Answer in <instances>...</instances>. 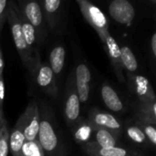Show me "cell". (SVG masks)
Wrapping results in <instances>:
<instances>
[{"label":"cell","mask_w":156,"mask_h":156,"mask_svg":"<svg viewBox=\"0 0 156 156\" xmlns=\"http://www.w3.org/2000/svg\"><path fill=\"white\" fill-rule=\"evenodd\" d=\"M38 106L40 122L37 140L45 156H67L66 146L56 129L50 107L45 101H42Z\"/></svg>","instance_id":"1"},{"label":"cell","mask_w":156,"mask_h":156,"mask_svg":"<svg viewBox=\"0 0 156 156\" xmlns=\"http://www.w3.org/2000/svg\"><path fill=\"white\" fill-rule=\"evenodd\" d=\"M16 4L13 1L9 2L6 15V21L8 22L11 34L13 37V40L15 43V47L17 50V53L20 57V59L26 69L29 71V73L33 76L37 67L40 65L39 54H34L29 48L27 47L19 22V18L16 12Z\"/></svg>","instance_id":"2"},{"label":"cell","mask_w":156,"mask_h":156,"mask_svg":"<svg viewBox=\"0 0 156 156\" xmlns=\"http://www.w3.org/2000/svg\"><path fill=\"white\" fill-rule=\"evenodd\" d=\"M77 3L85 20L96 31L98 37L101 38V42H103L106 36L110 34V23L105 14L100 9V7L90 1L77 0Z\"/></svg>","instance_id":"3"},{"label":"cell","mask_w":156,"mask_h":156,"mask_svg":"<svg viewBox=\"0 0 156 156\" xmlns=\"http://www.w3.org/2000/svg\"><path fill=\"white\" fill-rule=\"evenodd\" d=\"M64 115L67 125L72 129L81 119L80 117V102L77 94L74 71L69 74L65 89V101H64Z\"/></svg>","instance_id":"4"},{"label":"cell","mask_w":156,"mask_h":156,"mask_svg":"<svg viewBox=\"0 0 156 156\" xmlns=\"http://www.w3.org/2000/svg\"><path fill=\"white\" fill-rule=\"evenodd\" d=\"M19 10L24 14L27 21L32 25L36 31L37 40L42 42L47 36L46 23L43 17L42 8L38 1H19Z\"/></svg>","instance_id":"5"},{"label":"cell","mask_w":156,"mask_h":156,"mask_svg":"<svg viewBox=\"0 0 156 156\" xmlns=\"http://www.w3.org/2000/svg\"><path fill=\"white\" fill-rule=\"evenodd\" d=\"M39 104L36 101H31L27 104L24 112L17 119L23 128V133L26 141H35L37 138L40 112Z\"/></svg>","instance_id":"6"},{"label":"cell","mask_w":156,"mask_h":156,"mask_svg":"<svg viewBox=\"0 0 156 156\" xmlns=\"http://www.w3.org/2000/svg\"><path fill=\"white\" fill-rule=\"evenodd\" d=\"M33 77L37 87L47 95L57 98L58 95V89L57 83V78L53 73L49 64L48 62L40 63L35 71Z\"/></svg>","instance_id":"7"},{"label":"cell","mask_w":156,"mask_h":156,"mask_svg":"<svg viewBox=\"0 0 156 156\" xmlns=\"http://www.w3.org/2000/svg\"><path fill=\"white\" fill-rule=\"evenodd\" d=\"M87 119L94 127L107 129L119 135H122L124 130L122 122L116 116L97 108H93L89 112Z\"/></svg>","instance_id":"8"},{"label":"cell","mask_w":156,"mask_h":156,"mask_svg":"<svg viewBox=\"0 0 156 156\" xmlns=\"http://www.w3.org/2000/svg\"><path fill=\"white\" fill-rule=\"evenodd\" d=\"M82 151L87 156H147L142 151L124 146H114L102 148L90 142L81 146Z\"/></svg>","instance_id":"9"},{"label":"cell","mask_w":156,"mask_h":156,"mask_svg":"<svg viewBox=\"0 0 156 156\" xmlns=\"http://www.w3.org/2000/svg\"><path fill=\"white\" fill-rule=\"evenodd\" d=\"M74 80L80 103H87L90 98L91 72L85 63H80L74 69Z\"/></svg>","instance_id":"10"},{"label":"cell","mask_w":156,"mask_h":156,"mask_svg":"<svg viewBox=\"0 0 156 156\" xmlns=\"http://www.w3.org/2000/svg\"><path fill=\"white\" fill-rule=\"evenodd\" d=\"M129 87L139 101H156V95L151 82L144 76L128 74Z\"/></svg>","instance_id":"11"},{"label":"cell","mask_w":156,"mask_h":156,"mask_svg":"<svg viewBox=\"0 0 156 156\" xmlns=\"http://www.w3.org/2000/svg\"><path fill=\"white\" fill-rule=\"evenodd\" d=\"M111 16L119 24L130 26L135 17V8L127 0H114L109 5Z\"/></svg>","instance_id":"12"},{"label":"cell","mask_w":156,"mask_h":156,"mask_svg":"<svg viewBox=\"0 0 156 156\" xmlns=\"http://www.w3.org/2000/svg\"><path fill=\"white\" fill-rule=\"evenodd\" d=\"M102 43L117 79L119 80L120 82H123L124 75H123V69L121 62V51H120L119 44L111 34L106 36L105 40Z\"/></svg>","instance_id":"13"},{"label":"cell","mask_w":156,"mask_h":156,"mask_svg":"<svg viewBox=\"0 0 156 156\" xmlns=\"http://www.w3.org/2000/svg\"><path fill=\"white\" fill-rule=\"evenodd\" d=\"M43 17L49 30H54L60 20L61 9L63 1L62 0H44L40 2Z\"/></svg>","instance_id":"14"},{"label":"cell","mask_w":156,"mask_h":156,"mask_svg":"<svg viewBox=\"0 0 156 156\" xmlns=\"http://www.w3.org/2000/svg\"><path fill=\"white\" fill-rule=\"evenodd\" d=\"M101 95L103 103L113 112H124V103L116 92V90L107 83H103L101 89Z\"/></svg>","instance_id":"15"},{"label":"cell","mask_w":156,"mask_h":156,"mask_svg":"<svg viewBox=\"0 0 156 156\" xmlns=\"http://www.w3.org/2000/svg\"><path fill=\"white\" fill-rule=\"evenodd\" d=\"M94 126L88 121V119H80V121L71 129L74 140L81 146L92 142Z\"/></svg>","instance_id":"16"},{"label":"cell","mask_w":156,"mask_h":156,"mask_svg":"<svg viewBox=\"0 0 156 156\" xmlns=\"http://www.w3.org/2000/svg\"><path fill=\"white\" fill-rule=\"evenodd\" d=\"M121 135L118 133L112 132L107 129L103 128H94L93 133V138L92 143H94L96 145L102 147V148H108V147H114L117 146L119 144V138Z\"/></svg>","instance_id":"17"},{"label":"cell","mask_w":156,"mask_h":156,"mask_svg":"<svg viewBox=\"0 0 156 156\" xmlns=\"http://www.w3.org/2000/svg\"><path fill=\"white\" fill-rule=\"evenodd\" d=\"M16 12H17V16H18V18H19L21 30H22V33H23V36H24V38H25V41H26L27 47L29 48V49L34 54L38 53V51L36 49L37 36H36V31H35L34 27L27 21V19L26 18L24 14L19 10L18 6L16 7Z\"/></svg>","instance_id":"18"},{"label":"cell","mask_w":156,"mask_h":156,"mask_svg":"<svg viewBox=\"0 0 156 156\" xmlns=\"http://www.w3.org/2000/svg\"><path fill=\"white\" fill-rule=\"evenodd\" d=\"M25 142L22 124L17 120L9 133V150L12 156H20L21 148Z\"/></svg>","instance_id":"19"},{"label":"cell","mask_w":156,"mask_h":156,"mask_svg":"<svg viewBox=\"0 0 156 156\" xmlns=\"http://www.w3.org/2000/svg\"><path fill=\"white\" fill-rule=\"evenodd\" d=\"M134 124H136L142 132L146 136L152 147H154L156 144V122L146 118L144 116L135 113L134 115Z\"/></svg>","instance_id":"20"},{"label":"cell","mask_w":156,"mask_h":156,"mask_svg":"<svg viewBox=\"0 0 156 156\" xmlns=\"http://www.w3.org/2000/svg\"><path fill=\"white\" fill-rule=\"evenodd\" d=\"M65 58L66 50L62 45H57L51 49L49 53L48 64L55 76H58L61 74L65 65Z\"/></svg>","instance_id":"21"},{"label":"cell","mask_w":156,"mask_h":156,"mask_svg":"<svg viewBox=\"0 0 156 156\" xmlns=\"http://www.w3.org/2000/svg\"><path fill=\"white\" fill-rule=\"evenodd\" d=\"M121 62L122 69L126 70L128 74H134L138 69V62L133 50L128 46L120 47Z\"/></svg>","instance_id":"22"},{"label":"cell","mask_w":156,"mask_h":156,"mask_svg":"<svg viewBox=\"0 0 156 156\" xmlns=\"http://www.w3.org/2000/svg\"><path fill=\"white\" fill-rule=\"evenodd\" d=\"M125 134L133 144L143 146H152L144 133L136 124H130L125 129Z\"/></svg>","instance_id":"23"},{"label":"cell","mask_w":156,"mask_h":156,"mask_svg":"<svg viewBox=\"0 0 156 156\" xmlns=\"http://www.w3.org/2000/svg\"><path fill=\"white\" fill-rule=\"evenodd\" d=\"M135 113L156 122V101H139Z\"/></svg>","instance_id":"24"},{"label":"cell","mask_w":156,"mask_h":156,"mask_svg":"<svg viewBox=\"0 0 156 156\" xmlns=\"http://www.w3.org/2000/svg\"><path fill=\"white\" fill-rule=\"evenodd\" d=\"M9 129L5 119L0 123V156H7L9 153Z\"/></svg>","instance_id":"25"},{"label":"cell","mask_w":156,"mask_h":156,"mask_svg":"<svg viewBox=\"0 0 156 156\" xmlns=\"http://www.w3.org/2000/svg\"><path fill=\"white\" fill-rule=\"evenodd\" d=\"M20 156H45L44 152L37 142L35 141H26L21 148Z\"/></svg>","instance_id":"26"},{"label":"cell","mask_w":156,"mask_h":156,"mask_svg":"<svg viewBox=\"0 0 156 156\" xmlns=\"http://www.w3.org/2000/svg\"><path fill=\"white\" fill-rule=\"evenodd\" d=\"M9 2L6 0H0V35L3 29L4 24L6 21V15H7V8H8Z\"/></svg>","instance_id":"27"},{"label":"cell","mask_w":156,"mask_h":156,"mask_svg":"<svg viewBox=\"0 0 156 156\" xmlns=\"http://www.w3.org/2000/svg\"><path fill=\"white\" fill-rule=\"evenodd\" d=\"M4 100H5V81H4V77H0V123L5 119Z\"/></svg>","instance_id":"28"},{"label":"cell","mask_w":156,"mask_h":156,"mask_svg":"<svg viewBox=\"0 0 156 156\" xmlns=\"http://www.w3.org/2000/svg\"><path fill=\"white\" fill-rule=\"evenodd\" d=\"M151 50H152V55L155 58L156 57V34L154 33L152 37H151Z\"/></svg>","instance_id":"29"},{"label":"cell","mask_w":156,"mask_h":156,"mask_svg":"<svg viewBox=\"0 0 156 156\" xmlns=\"http://www.w3.org/2000/svg\"><path fill=\"white\" fill-rule=\"evenodd\" d=\"M4 67H5V63H4V58H3V55H2V51L0 48V77H3Z\"/></svg>","instance_id":"30"}]
</instances>
